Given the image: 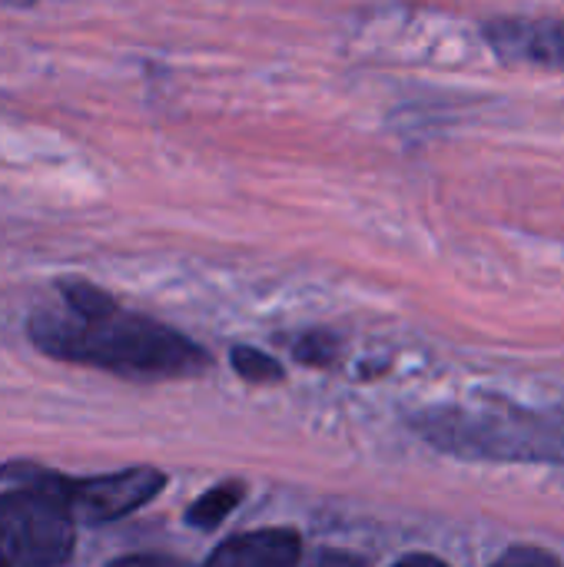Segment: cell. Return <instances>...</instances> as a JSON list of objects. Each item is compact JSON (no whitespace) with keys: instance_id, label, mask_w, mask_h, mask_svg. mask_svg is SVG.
Listing matches in <instances>:
<instances>
[{"instance_id":"cell-5","label":"cell","mask_w":564,"mask_h":567,"mask_svg":"<svg viewBox=\"0 0 564 567\" xmlns=\"http://www.w3.org/2000/svg\"><path fill=\"white\" fill-rule=\"evenodd\" d=\"M482 37L505 63L564 70V20L558 17H495L482 23Z\"/></svg>"},{"instance_id":"cell-12","label":"cell","mask_w":564,"mask_h":567,"mask_svg":"<svg viewBox=\"0 0 564 567\" xmlns=\"http://www.w3.org/2000/svg\"><path fill=\"white\" fill-rule=\"evenodd\" d=\"M399 565H442V561L432 555H406V558H399Z\"/></svg>"},{"instance_id":"cell-7","label":"cell","mask_w":564,"mask_h":567,"mask_svg":"<svg viewBox=\"0 0 564 567\" xmlns=\"http://www.w3.org/2000/svg\"><path fill=\"white\" fill-rule=\"evenodd\" d=\"M243 498H246V485L243 482H223V485L209 488L206 495H199L186 508V525L196 528V532H216L236 512V505Z\"/></svg>"},{"instance_id":"cell-1","label":"cell","mask_w":564,"mask_h":567,"mask_svg":"<svg viewBox=\"0 0 564 567\" xmlns=\"http://www.w3.org/2000/svg\"><path fill=\"white\" fill-rule=\"evenodd\" d=\"M57 306L37 309L27 322L30 342L70 365L100 369L130 382L193 379L209 372L213 355L180 329L123 309L100 286L83 279L57 282Z\"/></svg>"},{"instance_id":"cell-8","label":"cell","mask_w":564,"mask_h":567,"mask_svg":"<svg viewBox=\"0 0 564 567\" xmlns=\"http://www.w3.org/2000/svg\"><path fill=\"white\" fill-rule=\"evenodd\" d=\"M229 365L239 379H246L253 385H276L286 379V365L279 359L266 355L263 349H253V346H233Z\"/></svg>"},{"instance_id":"cell-14","label":"cell","mask_w":564,"mask_h":567,"mask_svg":"<svg viewBox=\"0 0 564 567\" xmlns=\"http://www.w3.org/2000/svg\"><path fill=\"white\" fill-rule=\"evenodd\" d=\"M0 3H17V7H27V3H33V0H0Z\"/></svg>"},{"instance_id":"cell-13","label":"cell","mask_w":564,"mask_h":567,"mask_svg":"<svg viewBox=\"0 0 564 567\" xmlns=\"http://www.w3.org/2000/svg\"><path fill=\"white\" fill-rule=\"evenodd\" d=\"M319 561H322V565H329V561H346V565H359V558H356V555H319Z\"/></svg>"},{"instance_id":"cell-9","label":"cell","mask_w":564,"mask_h":567,"mask_svg":"<svg viewBox=\"0 0 564 567\" xmlns=\"http://www.w3.org/2000/svg\"><path fill=\"white\" fill-rule=\"evenodd\" d=\"M293 355H296V362H302V365L329 369V365H336V359H339V336L329 332V329L302 332V336L293 342Z\"/></svg>"},{"instance_id":"cell-4","label":"cell","mask_w":564,"mask_h":567,"mask_svg":"<svg viewBox=\"0 0 564 567\" xmlns=\"http://www.w3.org/2000/svg\"><path fill=\"white\" fill-rule=\"evenodd\" d=\"M0 478L7 482H37L53 488L73 512L76 522L83 525H110L120 522L126 515H133L136 508L150 505L163 488H166V475L160 468L150 465H136V468H123V472H110V475H93V478H70L60 472H47V468H33L23 462L3 465Z\"/></svg>"},{"instance_id":"cell-6","label":"cell","mask_w":564,"mask_h":567,"mask_svg":"<svg viewBox=\"0 0 564 567\" xmlns=\"http://www.w3.org/2000/svg\"><path fill=\"white\" fill-rule=\"evenodd\" d=\"M302 558V538L293 528H263L233 535L223 542L206 565L223 567H293Z\"/></svg>"},{"instance_id":"cell-11","label":"cell","mask_w":564,"mask_h":567,"mask_svg":"<svg viewBox=\"0 0 564 567\" xmlns=\"http://www.w3.org/2000/svg\"><path fill=\"white\" fill-rule=\"evenodd\" d=\"M120 565H173V558H160V555H133V558H123Z\"/></svg>"},{"instance_id":"cell-3","label":"cell","mask_w":564,"mask_h":567,"mask_svg":"<svg viewBox=\"0 0 564 567\" xmlns=\"http://www.w3.org/2000/svg\"><path fill=\"white\" fill-rule=\"evenodd\" d=\"M73 545L76 518L53 488L23 482L0 495V567L66 565Z\"/></svg>"},{"instance_id":"cell-2","label":"cell","mask_w":564,"mask_h":567,"mask_svg":"<svg viewBox=\"0 0 564 567\" xmlns=\"http://www.w3.org/2000/svg\"><path fill=\"white\" fill-rule=\"evenodd\" d=\"M412 432L432 449L469 462L564 465V412L522 405H442L409 415Z\"/></svg>"},{"instance_id":"cell-10","label":"cell","mask_w":564,"mask_h":567,"mask_svg":"<svg viewBox=\"0 0 564 567\" xmlns=\"http://www.w3.org/2000/svg\"><path fill=\"white\" fill-rule=\"evenodd\" d=\"M499 565H555V555L542 548H512L499 558Z\"/></svg>"}]
</instances>
